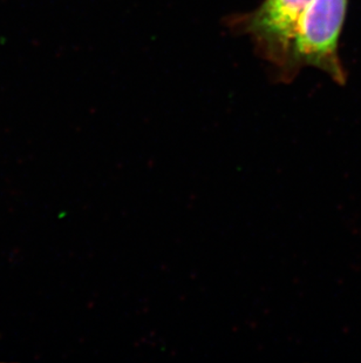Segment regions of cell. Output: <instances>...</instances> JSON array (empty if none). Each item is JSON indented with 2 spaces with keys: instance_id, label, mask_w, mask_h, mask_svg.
I'll return each mask as SVG.
<instances>
[{
  "instance_id": "obj_2",
  "label": "cell",
  "mask_w": 361,
  "mask_h": 363,
  "mask_svg": "<svg viewBox=\"0 0 361 363\" xmlns=\"http://www.w3.org/2000/svg\"><path fill=\"white\" fill-rule=\"evenodd\" d=\"M310 3L311 0H265L250 25L269 46L291 55L297 25Z\"/></svg>"
},
{
  "instance_id": "obj_1",
  "label": "cell",
  "mask_w": 361,
  "mask_h": 363,
  "mask_svg": "<svg viewBox=\"0 0 361 363\" xmlns=\"http://www.w3.org/2000/svg\"><path fill=\"white\" fill-rule=\"evenodd\" d=\"M348 10V0H311L300 16L293 39L297 62L328 73L336 82L345 80L338 44Z\"/></svg>"
}]
</instances>
